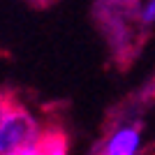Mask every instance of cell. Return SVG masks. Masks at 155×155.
Instances as JSON below:
<instances>
[{
    "mask_svg": "<svg viewBox=\"0 0 155 155\" xmlns=\"http://www.w3.org/2000/svg\"><path fill=\"white\" fill-rule=\"evenodd\" d=\"M42 155H67V143L60 134H46L44 137V153Z\"/></svg>",
    "mask_w": 155,
    "mask_h": 155,
    "instance_id": "cell-3",
    "label": "cell"
},
{
    "mask_svg": "<svg viewBox=\"0 0 155 155\" xmlns=\"http://www.w3.org/2000/svg\"><path fill=\"white\" fill-rule=\"evenodd\" d=\"M42 153H44V137H42V139H35V141H28V143H23V146H19L12 155H42Z\"/></svg>",
    "mask_w": 155,
    "mask_h": 155,
    "instance_id": "cell-5",
    "label": "cell"
},
{
    "mask_svg": "<svg viewBox=\"0 0 155 155\" xmlns=\"http://www.w3.org/2000/svg\"><path fill=\"white\" fill-rule=\"evenodd\" d=\"M42 139L39 123L19 102L0 93V155H12L28 141Z\"/></svg>",
    "mask_w": 155,
    "mask_h": 155,
    "instance_id": "cell-1",
    "label": "cell"
},
{
    "mask_svg": "<svg viewBox=\"0 0 155 155\" xmlns=\"http://www.w3.org/2000/svg\"><path fill=\"white\" fill-rule=\"evenodd\" d=\"M139 21H141L146 28L155 26V0H146V2L139 7Z\"/></svg>",
    "mask_w": 155,
    "mask_h": 155,
    "instance_id": "cell-4",
    "label": "cell"
},
{
    "mask_svg": "<svg viewBox=\"0 0 155 155\" xmlns=\"http://www.w3.org/2000/svg\"><path fill=\"white\" fill-rule=\"evenodd\" d=\"M141 120H125L111 130L100 143L97 155H139L141 153Z\"/></svg>",
    "mask_w": 155,
    "mask_h": 155,
    "instance_id": "cell-2",
    "label": "cell"
}]
</instances>
